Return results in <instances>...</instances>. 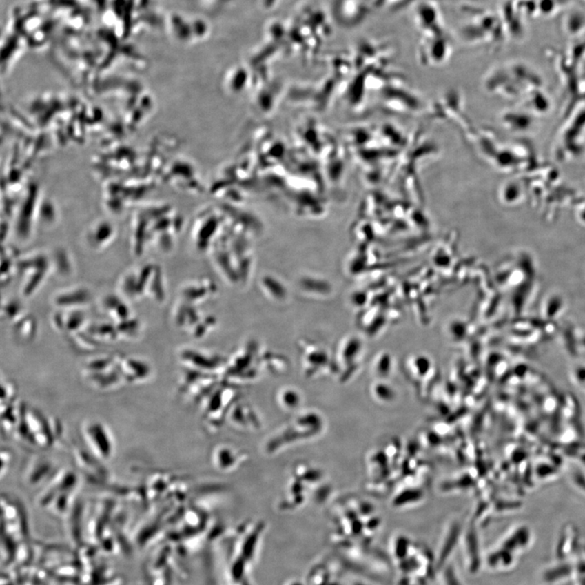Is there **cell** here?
<instances>
[{"instance_id": "7a4b0ae2", "label": "cell", "mask_w": 585, "mask_h": 585, "mask_svg": "<svg viewBox=\"0 0 585 585\" xmlns=\"http://www.w3.org/2000/svg\"><path fill=\"white\" fill-rule=\"evenodd\" d=\"M13 458L12 453L10 451L7 450L6 448L2 449L1 451V478H3V476L8 473L9 469H10V466L12 464Z\"/></svg>"}, {"instance_id": "6da1fadb", "label": "cell", "mask_w": 585, "mask_h": 585, "mask_svg": "<svg viewBox=\"0 0 585 585\" xmlns=\"http://www.w3.org/2000/svg\"><path fill=\"white\" fill-rule=\"evenodd\" d=\"M83 436L94 457L99 460L111 459L115 450L114 442L105 425L101 422H89L83 427Z\"/></svg>"}]
</instances>
